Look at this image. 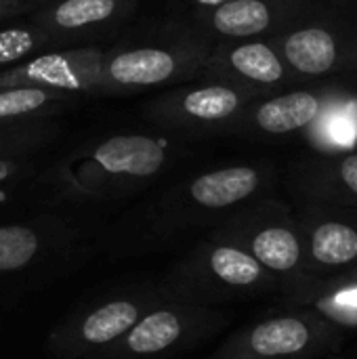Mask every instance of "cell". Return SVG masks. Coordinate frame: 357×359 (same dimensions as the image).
Here are the masks:
<instances>
[{
    "label": "cell",
    "instance_id": "cell-1",
    "mask_svg": "<svg viewBox=\"0 0 357 359\" xmlns=\"http://www.w3.org/2000/svg\"><path fill=\"white\" fill-rule=\"evenodd\" d=\"M276 183L274 164H231L200 172L177 187L168 189L139 223V236L130 242L137 246H156L200 229L215 227L236 208L271 196Z\"/></svg>",
    "mask_w": 357,
    "mask_h": 359
},
{
    "label": "cell",
    "instance_id": "cell-2",
    "mask_svg": "<svg viewBox=\"0 0 357 359\" xmlns=\"http://www.w3.org/2000/svg\"><path fill=\"white\" fill-rule=\"evenodd\" d=\"M173 160V147L154 135L122 133L67 156L53 172L55 191L69 202H107L141 191Z\"/></svg>",
    "mask_w": 357,
    "mask_h": 359
},
{
    "label": "cell",
    "instance_id": "cell-3",
    "mask_svg": "<svg viewBox=\"0 0 357 359\" xmlns=\"http://www.w3.org/2000/svg\"><path fill=\"white\" fill-rule=\"evenodd\" d=\"M177 299L219 307L278 294L280 282L236 242L208 233L164 278Z\"/></svg>",
    "mask_w": 357,
    "mask_h": 359
},
{
    "label": "cell",
    "instance_id": "cell-4",
    "mask_svg": "<svg viewBox=\"0 0 357 359\" xmlns=\"http://www.w3.org/2000/svg\"><path fill=\"white\" fill-rule=\"evenodd\" d=\"M271 42L303 82L357 74V0H318Z\"/></svg>",
    "mask_w": 357,
    "mask_h": 359
},
{
    "label": "cell",
    "instance_id": "cell-5",
    "mask_svg": "<svg viewBox=\"0 0 357 359\" xmlns=\"http://www.w3.org/2000/svg\"><path fill=\"white\" fill-rule=\"evenodd\" d=\"M213 40L187 27L103 53L101 93L124 95L198 78Z\"/></svg>",
    "mask_w": 357,
    "mask_h": 359
},
{
    "label": "cell",
    "instance_id": "cell-6",
    "mask_svg": "<svg viewBox=\"0 0 357 359\" xmlns=\"http://www.w3.org/2000/svg\"><path fill=\"white\" fill-rule=\"evenodd\" d=\"M343 347V328L307 307L267 313L231 332L206 359H324Z\"/></svg>",
    "mask_w": 357,
    "mask_h": 359
},
{
    "label": "cell",
    "instance_id": "cell-7",
    "mask_svg": "<svg viewBox=\"0 0 357 359\" xmlns=\"http://www.w3.org/2000/svg\"><path fill=\"white\" fill-rule=\"evenodd\" d=\"M357 99V74L309 80L244 107L227 135L250 139L305 137L335 109Z\"/></svg>",
    "mask_w": 357,
    "mask_h": 359
},
{
    "label": "cell",
    "instance_id": "cell-8",
    "mask_svg": "<svg viewBox=\"0 0 357 359\" xmlns=\"http://www.w3.org/2000/svg\"><path fill=\"white\" fill-rule=\"evenodd\" d=\"M231 313L168 297L145 311L139 322L112 347L93 359H170L217 337Z\"/></svg>",
    "mask_w": 357,
    "mask_h": 359
},
{
    "label": "cell",
    "instance_id": "cell-9",
    "mask_svg": "<svg viewBox=\"0 0 357 359\" xmlns=\"http://www.w3.org/2000/svg\"><path fill=\"white\" fill-rule=\"evenodd\" d=\"M173 297L162 282L141 284L105 294L61 320L46 339V349L57 359H93L118 343L160 301Z\"/></svg>",
    "mask_w": 357,
    "mask_h": 359
},
{
    "label": "cell",
    "instance_id": "cell-10",
    "mask_svg": "<svg viewBox=\"0 0 357 359\" xmlns=\"http://www.w3.org/2000/svg\"><path fill=\"white\" fill-rule=\"evenodd\" d=\"M210 233L242 246L278 278L280 288L303 276V240L295 208L280 198L263 196L236 208Z\"/></svg>",
    "mask_w": 357,
    "mask_h": 359
},
{
    "label": "cell",
    "instance_id": "cell-11",
    "mask_svg": "<svg viewBox=\"0 0 357 359\" xmlns=\"http://www.w3.org/2000/svg\"><path fill=\"white\" fill-rule=\"evenodd\" d=\"M255 95L225 82L200 80L154 97L145 105L147 120L164 130L213 137L227 135L236 118L252 103Z\"/></svg>",
    "mask_w": 357,
    "mask_h": 359
},
{
    "label": "cell",
    "instance_id": "cell-12",
    "mask_svg": "<svg viewBox=\"0 0 357 359\" xmlns=\"http://www.w3.org/2000/svg\"><path fill=\"white\" fill-rule=\"evenodd\" d=\"M202 80L225 82L255 97L303 84L271 40H217L200 72Z\"/></svg>",
    "mask_w": 357,
    "mask_h": 359
},
{
    "label": "cell",
    "instance_id": "cell-13",
    "mask_svg": "<svg viewBox=\"0 0 357 359\" xmlns=\"http://www.w3.org/2000/svg\"><path fill=\"white\" fill-rule=\"evenodd\" d=\"M303 240V273L332 278L357 267V208L299 202L295 208Z\"/></svg>",
    "mask_w": 357,
    "mask_h": 359
},
{
    "label": "cell",
    "instance_id": "cell-14",
    "mask_svg": "<svg viewBox=\"0 0 357 359\" xmlns=\"http://www.w3.org/2000/svg\"><path fill=\"white\" fill-rule=\"evenodd\" d=\"M105 48L61 46L32 55L0 72V88H44L65 95L101 93V65Z\"/></svg>",
    "mask_w": 357,
    "mask_h": 359
},
{
    "label": "cell",
    "instance_id": "cell-15",
    "mask_svg": "<svg viewBox=\"0 0 357 359\" xmlns=\"http://www.w3.org/2000/svg\"><path fill=\"white\" fill-rule=\"evenodd\" d=\"M318 0H229L213 11L191 15L198 34L208 40H271Z\"/></svg>",
    "mask_w": 357,
    "mask_h": 359
},
{
    "label": "cell",
    "instance_id": "cell-16",
    "mask_svg": "<svg viewBox=\"0 0 357 359\" xmlns=\"http://www.w3.org/2000/svg\"><path fill=\"white\" fill-rule=\"evenodd\" d=\"M286 187L297 204L314 202L357 208V149L303 154L290 164Z\"/></svg>",
    "mask_w": 357,
    "mask_h": 359
},
{
    "label": "cell",
    "instance_id": "cell-17",
    "mask_svg": "<svg viewBox=\"0 0 357 359\" xmlns=\"http://www.w3.org/2000/svg\"><path fill=\"white\" fill-rule=\"evenodd\" d=\"M76 231L57 219L0 225V278L17 276L67 252Z\"/></svg>",
    "mask_w": 357,
    "mask_h": 359
},
{
    "label": "cell",
    "instance_id": "cell-18",
    "mask_svg": "<svg viewBox=\"0 0 357 359\" xmlns=\"http://www.w3.org/2000/svg\"><path fill=\"white\" fill-rule=\"evenodd\" d=\"M137 6V0H50L32 11L29 23L69 44L90 32L126 21Z\"/></svg>",
    "mask_w": 357,
    "mask_h": 359
},
{
    "label": "cell",
    "instance_id": "cell-19",
    "mask_svg": "<svg viewBox=\"0 0 357 359\" xmlns=\"http://www.w3.org/2000/svg\"><path fill=\"white\" fill-rule=\"evenodd\" d=\"M278 294L286 307H307L339 328H357V282L303 273Z\"/></svg>",
    "mask_w": 357,
    "mask_h": 359
},
{
    "label": "cell",
    "instance_id": "cell-20",
    "mask_svg": "<svg viewBox=\"0 0 357 359\" xmlns=\"http://www.w3.org/2000/svg\"><path fill=\"white\" fill-rule=\"evenodd\" d=\"M74 101V95L44 88H0V124L50 120Z\"/></svg>",
    "mask_w": 357,
    "mask_h": 359
},
{
    "label": "cell",
    "instance_id": "cell-21",
    "mask_svg": "<svg viewBox=\"0 0 357 359\" xmlns=\"http://www.w3.org/2000/svg\"><path fill=\"white\" fill-rule=\"evenodd\" d=\"M309 151L337 154L357 149V99L335 109L303 137Z\"/></svg>",
    "mask_w": 357,
    "mask_h": 359
},
{
    "label": "cell",
    "instance_id": "cell-22",
    "mask_svg": "<svg viewBox=\"0 0 357 359\" xmlns=\"http://www.w3.org/2000/svg\"><path fill=\"white\" fill-rule=\"evenodd\" d=\"M67 42L25 21L19 25L0 27V72L48 48H61ZM69 46V44H67Z\"/></svg>",
    "mask_w": 357,
    "mask_h": 359
},
{
    "label": "cell",
    "instance_id": "cell-23",
    "mask_svg": "<svg viewBox=\"0 0 357 359\" xmlns=\"http://www.w3.org/2000/svg\"><path fill=\"white\" fill-rule=\"evenodd\" d=\"M57 137V126L50 120L8 122L0 124V158L27 156Z\"/></svg>",
    "mask_w": 357,
    "mask_h": 359
},
{
    "label": "cell",
    "instance_id": "cell-24",
    "mask_svg": "<svg viewBox=\"0 0 357 359\" xmlns=\"http://www.w3.org/2000/svg\"><path fill=\"white\" fill-rule=\"evenodd\" d=\"M34 168V164L25 158H0V187L4 185H13L17 181H21L25 175H29V170Z\"/></svg>",
    "mask_w": 357,
    "mask_h": 359
},
{
    "label": "cell",
    "instance_id": "cell-25",
    "mask_svg": "<svg viewBox=\"0 0 357 359\" xmlns=\"http://www.w3.org/2000/svg\"><path fill=\"white\" fill-rule=\"evenodd\" d=\"M42 4L44 0H0V21L25 15L29 11H36Z\"/></svg>",
    "mask_w": 357,
    "mask_h": 359
},
{
    "label": "cell",
    "instance_id": "cell-26",
    "mask_svg": "<svg viewBox=\"0 0 357 359\" xmlns=\"http://www.w3.org/2000/svg\"><path fill=\"white\" fill-rule=\"evenodd\" d=\"M187 4V8L191 11V15H198V13H206V11H213L229 0H183Z\"/></svg>",
    "mask_w": 357,
    "mask_h": 359
},
{
    "label": "cell",
    "instance_id": "cell-27",
    "mask_svg": "<svg viewBox=\"0 0 357 359\" xmlns=\"http://www.w3.org/2000/svg\"><path fill=\"white\" fill-rule=\"evenodd\" d=\"M332 278H339V280H347V282H357V267H356V269H349V271H345V273L332 276Z\"/></svg>",
    "mask_w": 357,
    "mask_h": 359
},
{
    "label": "cell",
    "instance_id": "cell-28",
    "mask_svg": "<svg viewBox=\"0 0 357 359\" xmlns=\"http://www.w3.org/2000/svg\"><path fill=\"white\" fill-rule=\"evenodd\" d=\"M324 359H335V358H332V355H330V358H324Z\"/></svg>",
    "mask_w": 357,
    "mask_h": 359
}]
</instances>
